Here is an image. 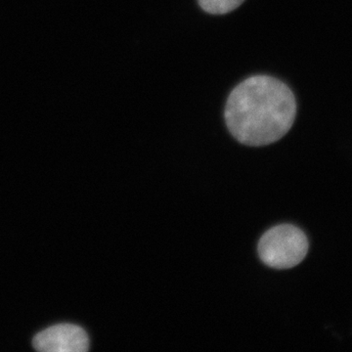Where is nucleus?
Masks as SVG:
<instances>
[{"label":"nucleus","instance_id":"obj_4","mask_svg":"<svg viewBox=\"0 0 352 352\" xmlns=\"http://www.w3.org/2000/svg\"><path fill=\"white\" fill-rule=\"evenodd\" d=\"M205 12L212 15H223L238 8L244 0H198Z\"/></svg>","mask_w":352,"mask_h":352},{"label":"nucleus","instance_id":"obj_2","mask_svg":"<svg viewBox=\"0 0 352 352\" xmlns=\"http://www.w3.org/2000/svg\"><path fill=\"white\" fill-rule=\"evenodd\" d=\"M308 240L298 227L282 224L263 234L258 243L259 258L275 270H289L298 265L307 256Z\"/></svg>","mask_w":352,"mask_h":352},{"label":"nucleus","instance_id":"obj_1","mask_svg":"<svg viewBox=\"0 0 352 352\" xmlns=\"http://www.w3.org/2000/svg\"><path fill=\"white\" fill-rule=\"evenodd\" d=\"M295 95L281 80L267 76L247 78L227 100L226 122L242 144L258 147L276 142L295 122Z\"/></svg>","mask_w":352,"mask_h":352},{"label":"nucleus","instance_id":"obj_3","mask_svg":"<svg viewBox=\"0 0 352 352\" xmlns=\"http://www.w3.org/2000/svg\"><path fill=\"white\" fill-rule=\"evenodd\" d=\"M32 344L38 351L85 352L89 349V339L78 326L59 324L38 333Z\"/></svg>","mask_w":352,"mask_h":352}]
</instances>
